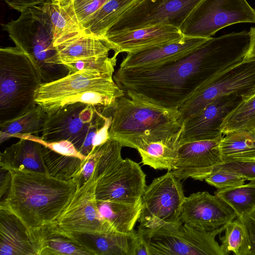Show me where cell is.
<instances>
[{
  "instance_id": "d590c367",
  "label": "cell",
  "mask_w": 255,
  "mask_h": 255,
  "mask_svg": "<svg viewBox=\"0 0 255 255\" xmlns=\"http://www.w3.org/2000/svg\"><path fill=\"white\" fill-rule=\"evenodd\" d=\"M204 180L217 189H224L240 186L246 180L241 176L224 170H214Z\"/></svg>"
},
{
  "instance_id": "ba28073f",
  "label": "cell",
  "mask_w": 255,
  "mask_h": 255,
  "mask_svg": "<svg viewBox=\"0 0 255 255\" xmlns=\"http://www.w3.org/2000/svg\"><path fill=\"white\" fill-rule=\"evenodd\" d=\"M47 114L41 139L49 142L68 140L86 157L93 151L96 134L111 118L110 108L80 102Z\"/></svg>"
},
{
  "instance_id": "f1b7e54d",
  "label": "cell",
  "mask_w": 255,
  "mask_h": 255,
  "mask_svg": "<svg viewBox=\"0 0 255 255\" xmlns=\"http://www.w3.org/2000/svg\"><path fill=\"white\" fill-rule=\"evenodd\" d=\"M223 162L255 159V135L244 130H234L223 134L219 143Z\"/></svg>"
},
{
  "instance_id": "2e32d148",
  "label": "cell",
  "mask_w": 255,
  "mask_h": 255,
  "mask_svg": "<svg viewBox=\"0 0 255 255\" xmlns=\"http://www.w3.org/2000/svg\"><path fill=\"white\" fill-rule=\"evenodd\" d=\"M185 37L180 29L170 25H157L104 35L100 38L114 54L133 53L164 46Z\"/></svg>"
},
{
  "instance_id": "44dd1931",
  "label": "cell",
  "mask_w": 255,
  "mask_h": 255,
  "mask_svg": "<svg viewBox=\"0 0 255 255\" xmlns=\"http://www.w3.org/2000/svg\"><path fill=\"white\" fill-rule=\"evenodd\" d=\"M43 145L28 138H20L0 154V167L47 173L43 160Z\"/></svg>"
},
{
  "instance_id": "8992f818",
  "label": "cell",
  "mask_w": 255,
  "mask_h": 255,
  "mask_svg": "<svg viewBox=\"0 0 255 255\" xmlns=\"http://www.w3.org/2000/svg\"><path fill=\"white\" fill-rule=\"evenodd\" d=\"M122 145L109 139L97 147L94 170L97 202L132 203L140 201L145 188L146 175L138 163L123 159Z\"/></svg>"
},
{
  "instance_id": "5b68a950",
  "label": "cell",
  "mask_w": 255,
  "mask_h": 255,
  "mask_svg": "<svg viewBox=\"0 0 255 255\" xmlns=\"http://www.w3.org/2000/svg\"><path fill=\"white\" fill-rule=\"evenodd\" d=\"M113 76L89 70L69 73L54 81L42 83L34 100L46 114L78 102L109 108L118 98L125 95Z\"/></svg>"
},
{
  "instance_id": "7402d4cb",
  "label": "cell",
  "mask_w": 255,
  "mask_h": 255,
  "mask_svg": "<svg viewBox=\"0 0 255 255\" xmlns=\"http://www.w3.org/2000/svg\"><path fill=\"white\" fill-rule=\"evenodd\" d=\"M28 230L15 215L0 209V255H35Z\"/></svg>"
},
{
  "instance_id": "7a4b0ae2",
  "label": "cell",
  "mask_w": 255,
  "mask_h": 255,
  "mask_svg": "<svg viewBox=\"0 0 255 255\" xmlns=\"http://www.w3.org/2000/svg\"><path fill=\"white\" fill-rule=\"evenodd\" d=\"M11 182L0 209L10 211L28 229L56 222L77 189V184L53 178L47 173L9 170Z\"/></svg>"
},
{
  "instance_id": "7bdbcfd3",
  "label": "cell",
  "mask_w": 255,
  "mask_h": 255,
  "mask_svg": "<svg viewBox=\"0 0 255 255\" xmlns=\"http://www.w3.org/2000/svg\"><path fill=\"white\" fill-rule=\"evenodd\" d=\"M11 7L20 12L23 9L36 5H40L51 0H4Z\"/></svg>"
},
{
  "instance_id": "8fae6325",
  "label": "cell",
  "mask_w": 255,
  "mask_h": 255,
  "mask_svg": "<svg viewBox=\"0 0 255 255\" xmlns=\"http://www.w3.org/2000/svg\"><path fill=\"white\" fill-rule=\"evenodd\" d=\"M239 23H255V9L247 0H202L180 29L185 36L208 38Z\"/></svg>"
},
{
  "instance_id": "3957f363",
  "label": "cell",
  "mask_w": 255,
  "mask_h": 255,
  "mask_svg": "<svg viewBox=\"0 0 255 255\" xmlns=\"http://www.w3.org/2000/svg\"><path fill=\"white\" fill-rule=\"evenodd\" d=\"M111 108L109 137L122 146L138 149L177 133L183 122L177 109L164 108L129 92Z\"/></svg>"
},
{
  "instance_id": "e575fe53",
  "label": "cell",
  "mask_w": 255,
  "mask_h": 255,
  "mask_svg": "<svg viewBox=\"0 0 255 255\" xmlns=\"http://www.w3.org/2000/svg\"><path fill=\"white\" fill-rule=\"evenodd\" d=\"M117 57V55L114 54L112 57L109 56L94 57L68 64L66 67L69 70V73L80 70H89L113 74L116 65Z\"/></svg>"
},
{
  "instance_id": "9a60e30c",
  "label": "cell",
  "mask_w": 255,
  "mask_h": 255,
  "mask_svg": "<svg viewBox=\"0 0 255 255\" xmlns=\"http://www.w3.org/2000/svg\"><path fill=\"white\" fill-rule=\"evenodd\" d=\"M237 217L231 207L221 198L207 191H203L185 197L180 221L198 230L212 231Z\"/></svg>"
},
{
  "instance_id": "74e56055",
  "label": "cell",
  "mask_w": 255,
  "mask_h": 255,
  "mask_svg": "<svg viewBox=\"0 0 255 255\" xmlns=\"http://www.w3.org/2000/svg\"><path fill=\"white\" fill-rule=\"evenodd\" d=\"M19 138H28L37 141L50 149L61 154L77 157L82 159H86L87 157L82 155L75 147L72 143L66 140L55 141H45L42 140L39 136L32 134L22 135Z\"/></svg>"
},
{
  "instance_id": "9c48e42d",
  "label": "cell",
  "mask_w": 255,
  "mask_h": 255,
  "mask_svg": "<svg viewBox=\"0 0 255 255\" xmlns=\"http://www.w3.org/2000/svg\"><path fill=\"white\" fill-rule=\"evenodd\" d=\"M245 53L218 66L195 93L177 108L183 123L216 99L233 94L247 97L255 93V57L244 60Z\"/></svg>"
},
{
  "instance_id": "1f68e13d",
  "label": "cell",
  "mask_w": 255,
  "mask_h": 255,
  "mask_svg": "<svg viewBox=\"0 0 255 255\" xmlns=\"http://www.w3.org/2000/svg\"><path fill=\"white\" fill-rule=\"evenodd\" d=\"M43 146V160L47 174L49 176L68 181L79 173L85 159L61 154Z\"/></svg>"
},
{
  "instance_id": "8d00e7d4",
  "label": "cell",
  "mask_w": 255,
  "mask_h": 255,
  "mask_svg": "<svg viewBox=\"0 0 255 255\" xmlns=\"http://www.w3.org/2000/svg\"><path fill=\"white\" fill-rule=\"evenodd\" d=\"M215 170L232 172L241 176L246 180L255 181V159L223 162L217 165L214 170Z\"/></svg>"
},
{
  "instance_id": "603a6c76",
  "label": "cell",
  "mask_w": 255,
  "mask_h": 255,
  "mask_svg": "<svg viewBox=\"0 0 255 255\" xmlns=\"http://www.w3.org/2000/svg\"><path fill=\"white\" fill-rule=\"evenodd\" d=\"M60 62L68 64L86 59L109 56L111 50L98 37L83 31L54 43Z\"/></svg>"
},
{
  "instance_id": "4dcf8cb0",
  "label": "cell",
  "mask_w": 255,
  "mask_h": 255,
  "mask_svg": "<svg viewBox=\"0 0 255 255\" xmlns=\"http://www.w3.org/2000/svg\"><path fill=\"white\" fill-rule=\"evenodd\" d=\"M220 130L223 134L231 131L244 130L255 135V95L241 97L223 119Z\"/></svg>"
},
{
  "instance_id": "52a82bcc",
  "label": "cell",
  "mask_w": 255,
  "mask_h": 255,
  "mask_svg": "<svg viewBox=\"0 0 255 255\" xmlns=\"http://www.w3.org/2000/svg\"><path fill=\"white\" fill-rule=\"evenodd\" d=\"M43 83L30 59L17 47L0 49V123L34 108Z\"/></svg>"
},
{
  "instance_id": "d4e9b609",
  "label": "cell",
  "mask_w": 255,
  "mask_h": 255,
  "mask_svg": "<svg viewBox=\"0 0 255 255\" xmlns=\"http://www.w3.org/2000/svg\"><path fill=\"white\" fill-rule=\"evenodd\" d=\"M41 5L53 25L54 43L84 31L76 15L73 0H51Z\"/></svg>"
},
{
  "instance_id": "30bf717a",
  "label": "cell",
  "mask_w": 255,
  "mask_h": 255,
  "mask_svg": "<svg viewBox=\"0 0 255 255\" xmlns=\"http://www.w3.org/2000/svg\"><path fill=\"white\" fill-rule=\"evenodd\" d=\"M226 225L212 231L198 230L181 222L150 229L138 228L150 255H223L216 237L224 231Z\"/></svg>"
},
{
  "instance_id": "ffe728a7",
  "label": "cell",
  "mask_w": 255,
  "mask_h": 255,
  "mask_svg": "<svg viewBox=\"0 0 255 255\" xmlns=\"http://www.w3.org/2000/svg\"><path fill=\"white\" fill-rule=\"evenodd\" d=\"M209 38L186 36L176 42L127 53L120 68L142 69L159 66L180 59L201 46Z\"/></svg>"
},
{
  "instance_id": "836d02e7",
  "label": "cell",
  "mask_w": 255,
  "mask_h": 255,
  "mask_svg": "<svg viewBox=\"0 0 255 255\" xmlns=\"http://www.w3.org/2000/svg\"><path fill=\"white\" fill-rule=\"evenodd\" d=\"M224 231V236L220 238L223 255L231 252L236 255H249L250 247L245 231L238 218L228 223Z\"/></svg>"
},
{
  "instance_id": "bcb514c9",
  "label": "cell",
  "mask_w": 255,
  "mask_h": 255,
  "mask_svg": "<svg viewBox=\"0 0 255 255\" xmlns=\"http://www.w3.org/2000/svg\"><path fill=\"white\" fill-rule=\"evenodd\" d=\"M255 95V94H253V95ZM252 95H251V96H252ZM247 97H248V96H247Z\"/></svg>"
},
{
  "instance_id": "f6af8a7d",
  "label": "cell",
  "mask_w": 255,
  "mask_h": 255,
  "mask_svg": "<svg viewBox=\"0 0 255 255\" xmlns=\"http://www.w3.org/2000/svg\"><path fill=\"white\" fill-rule=\"evenodd\" d=\"M250 41L248 48L245 54L244 60L255 57V27H252L249 31Z\"/></svg>"
},
{
  "instance_id": "4fadbf2b",
  "label": "cell",
  "mask_w": 255,
  "mask_h": 255,
  "mask_svg": "<svg viewBox=\"0 0 255 255\" xmlns=\"http://www.w3.org/2000/svg\"><path fill=\"white\" fill-rule=\"evenodd\" d=\"M201 0H136L103 36L157 25L180 28Z\"/></svg>"
},
{
  "instance_id": "484cf974",
  "label": "cell",
  "mask_w": 255,
  "mask_h": 255,
  "mask_svg": "<svg viewBox=\"0 0 255 255\" xmlns=\"http://www.w3.org/2000/svg\"><path fill=\"white\" fill-rule=\"evenodd\" d=\"M181 129L171 136L149 143L137 149L143 164L155 169L171 171L175 165L178 157L180 146L179 138Z\"/></svg>"
},
{
  "instance_id": "7c38bea8",
  "label": "cell",
  "mask_w": 255,
  "mask_h": 255,
  "mask_svg": "<svg viewBox=\"0 0 255 255\" xmlns=\"http://www.w3.org/2000/svg\"><path fill=\"white\" fill-rule=\"evenodd\" d=\"M181 181L171 171H168L145 186L141 197L139 227L150 229L180 222L185 197Z\"/></svg>"
},
{
  "instance_id": "60d3db41",
  "label": "cell",
  "mask_w": 255,
  "mask_h": 255,
  "mask_svg": "<svg viewBox=\"0 0 255 255\" xmlns=\"http://www.w3.org/2000/svg\"><path fill=\"white\" fill-rule=\"evenodd\" d=\"M250 247L249 255H255V208L241 219Z\"/></svg>"
},
{
  "instance_id": "ac0fdd59",
  "label": "cell",
  "mask_w": 255,
  "mask_h": 255,
  "mask_svg": "<svg viewBox=\"0 0 255 255\" xmlns=\"http://www.w3.org/2000/svg\"><path fill=\"white\" fill-rule=\"evenodd\" d=\"M222 137L181 145L175 165L171 171L181 180L188 178L204 180L217 165L223 163L219 149Z\"/></svg>"
},
{
  "instance_id": "ab89813d",
  "label": "cell",
  "mask_w": 255,
  "mask_h": 255,
  "mask_svg": "<svg viewBox=\"0 0 255 255\" xmlns=\"http://www.w3.org/2000/svg\"><path fill=\"white\" fill-rule=\"evenodd\" d=\"M97 160V152L95 149L92 153L85 159L79 173L73 179L79 188L87 182L93 174Z\"/></svg>"
},
{
  "instance_id": "f35d334b",
  "label": "cell",
  "mask_w": 255,
  "mask_h": 255,
  "mask_svg": "<svg viewBox=\"0 0 255 255\" xmlns=\"http://www.w3.org/2000/svg\"><path fill=\"white\" fill-rule=\"evenodd\" d=\"M109 0H73L76 15L82 25Z\"/></svg>"
},
{
  "instance_id": "d6a6232c",
  "label": "cell",
  "mask_w": 255,
  "mask_h": 255,
  "mask_svg": "<svg viewBox=\"0 0 255 255\" xmlns=\"http://www.w3.org/2000/svg\"><path fill=\"white\" fill-rule=\"evenodd\" d=\"M215 195L231 207L237 218L241 219L255 208V181L232 188L218 189Z\"/></svg>"
},
{
  "instance_id": "ee69618b",
  "label": "cell",
  "mask_w": 255,
  "mask_h": 255,
  "mask_svg": "<svg viewBox=\"0 0 255 255\" xmlns=\"http://www.w3.org/2000/svg\"><path fill=\"white\" fill-rule=\"evenodd\" d=\"M0 198L4 197L10 187L11 173L9 170L0 167Z\"/></svg>"
},
{
  "instance_id": "5bb4252c",
  "label": "cell",
  "mask_w": 255,
  "mask_h": 255,
  "mask_svg": "<svg viewBox=\"0 0 255 255\" xmlns=\"http://www.w3.org/2000/svg\"><path fill=\"white\" fill-rule=\"evenodd\" d=\"M55 223L69 233L103 234L115 231L99 211L94 171L89 179L77 189Z\"/></svg>"
},
{
  "instance_id": "f546056e",
  "label": "cell",
  "mask_w": 255,
  "mask_h": 255,
  "mask_svg": "<svg viewBox=\"0 0 255 255\" xmlns=\"http://www.w3.org/2000/svg\"><path fill=\"white\" fill-rule=\"evenodd\" d=\"M135 0H109L82 24L85 32L100 39Z\"/></svg>"
},
{
  "instance_id": "277c9868",
  "label": "cell",
  "mask_w": 255,
  "mask_h": 255,
  "mask_svg": "<svg viewBox=\"0 0 255 255\" xmlns=\"http://www.w3.org/2000/svg\"><path fill=\"white\" fill-rule=\"evenodd\" d=\"M16 20L3 24V29L33 64L43 83L63 78L68 69L59 60L54 46L53 27L42 5L27 7Z\"/></svg>"
},
{
  "instance_id": "4316f807",
  "label": "cell",
  "mask_w": 255,
  "mask_h": 255,
  "mask_svg": "<svg viewBox=\"0 0 255 255\" xmlns=\"http://www.w3.org/2000/svg\"><path fill=\"white\" fill-rule=\"evenodd\" d=\"M97 203L101 215L115 231L129 234L134 231V227L138 220L142 209L141 200L132 203Z\"/></svg>"
},
{
  "instance_id": "e0dca14e",
  "label": "cell",
  "mask_w": 255,
  "mask_h": 255,
  "mask_svg": "<svg viewBox=\"0 0 255 255\" xmlns=\"http://www.w3.org/2000/svg\"><path fill=\"white\" fill-rule=\"evenodd\" d=\"M240 96L231 95L216 99L183 123L179 143L183 144L221 137L220 127L226 115L239 102Z\"/></svg>"
},
{
  "instance_id": "d6986e66",
  "label": "cell",
  "mask_w": 255,
  "mask_h": 255,
  "mask_svg": "<svg viewBox=\"0 0 255 255\" xmlns=\"http://www.w3.org/2000/svg\"><path fill=\"white\" fill-rule=\"evenodd\" d=\"M28 231L35 255H95L55 222Z\"/></svg>"
},
{
  "instance_id": "b9f144b4",
  "label": "cell",
  "mask_w": 255,
  "mask_h": 255,
  "mask_svg": "<svg viewBox=\"0 0 255 255\" xmlns=\"http://www.w3.org/2000/svg\"><path fill=\"white\" fill-rule=\"evenodd\" d=\"M131 255H150L147 241L139 228L136 231Z\"/></svg>"
},
{
  "instance_id": "cb8c5ba5",
  "label": "cell",
  "mask_w": 255,
  "mask_h": 255,
  "mask_svg": "<svg viewBox=\"0 0 255 255\" xmlns=\"http://www.w3.org/2000/svg\"><path fill=\"white\" fill-rule=\"evenodd\" d=\"M136 231L103 234L71 233L95 255H131Z\"/></svg>"
},
{
  "instance_id": "6da1fadb",
  "label": "cell",
  "mask_w": 255,
  "mask_h": 255,
  "mask_svg": "<svg viewBox=\"0 0 255 255\" xmlns=\"http://www.w3.org/2000/svg\"><path fill=\"white\" fill-rule=\"evenodd\" d=\"M238 40L235 32L211 37L180 59L147 68H119L113 79L125 92L164 108L177 109L216 69L221 57L233 52Z\"/></svg>"
},
{
  "instance_id": "83f0119b",
  "label": "cell",
  "mask_w": 255,
  "mask_h": 255,
  "mask_svg": "<svg viewBox=\"0 0 255 255\" xmlns=\"http://www.w3.org/2000/svg\"><path fill=\"white\" fill-rule=\"evenodd\" d=\"M47 115L41 107L37 105L19 117L0 123V143L22 135L39 136V133L42 131Z\"/></svg>"
}]
</instances>
